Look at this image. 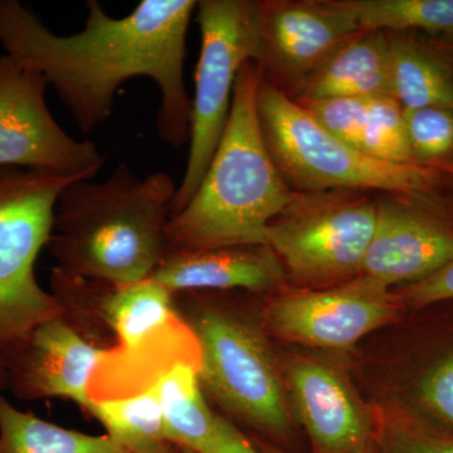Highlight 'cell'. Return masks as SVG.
Here are the masks:
<instances>
[{
	"label": "cell",
	"mask_w": 453,
	"mask_h": 453,
	"mask_svg": "<svg viewBox=\"0 0 453 453\" xmlns=\"http://www.w3.org/2000/svg\"><path fill=\"white\" fill-rule=\"evenodd\" d=\"M196 3L142 0L127 16L112 18L97 0H88L82 31L59 35L18 0H0V44L5 55L46 79L82 133L111 116L122 83L151 80L160 92L157 136L180 148L189 142L192 100L184 59Z\"/></svg>",
	"instance_id": "cell-1"
},
{
	"label": "cell",
	"mask_w": 453,
	"mask_h": 453,
	"mask_svg": "<svg viewBox=\"0 0 453 453\" xmlns=\"http://www.w3.org/2000/svg\"><path fill=\"white\" fill-rule=\"evenodd\" d=\"M177 189L166 173L139 179L124 163L100 183L68 184L46 246L55 270L115 286L150 279L165 256Z\"/></svg>",
	"instance_id": "cell-2"
},
{
	"label": "cell",
	"mask_w": 453,
	"mask_h": 453,
	"mask_svg": "<svg viewBox=\"0 0 453 453\" xmlns=\"http://www.w3.org/2000/svg\"><path fill=\"white\" fill-rule=\"evenodd\" d=\"M262 81L246 62L235 81L228 122L198 189L166 226V253L266 246L268 226L297 192L282 178L264 139L257 111Z\"/></svg>",
	"instance_id": "cell-3"
},
{
	"label": "cell",
	"mask_w": 453,
	"mask_h": 453,
	"mask_svg": "<svg viewBox=\"0 0 453 453\" xmlns=\"http://www.w3.org/2000/svg\"><path fill=\"white\" fill-rule=\"evenodd\" d=\"M259 125L273 163L297 193L380 190L423 199L442 184L438 169L372 159L335 138L281 89L262 80L257 92Z\"/></svg>",
	"instance_id": "cell-4"
},
{
	"label": "cell",
	"mask_w": 453,
	"mask_h": 453,
	"mask_svg": "<svg viewBox=\"0 0 453 453\" xmlns=\"http://www.w3.org/2000/svg\"><path fill=\"white\" fill-rule=\"evenodd\" d=\"M177 305L187 308L177 310L198 340L203 390L229 416L259 434L275 440L290 436V401L264 330L219 303Z\"/></svg>",
	"instance_id": "cell-5"
},
{
	"label": "cell",
	"mask_w": 453,
	"mask_h": 453,
	"mask_svg": "<svg viewBox=\"0 0 453 453\" xmlns=\"http://www.w3.org/2000/svg\"><path fill=\"white\" fill-rule=\"evenodd\" d=\"M73 179L43 170L0 166V390L5 362L42 323L64 315L41 288L35 264L53 228L57 199Z\"/></svg>",
	"instance_id": "cell-6"
},
{
	"label": "cell",
	"mask_w": 453,
	"mask_h": 453,
	"mask_svg": "<svg viewBox=\"0 0 453 453\" xmlns=\"http://www.w3.org/2000/svg\"><path fill=\"white\" fill-rule=\"evenodd\" d=\"M378 203L359 190L297 193L268 226L266 246L300 288H332L362 273Z\"/></svg>",
	"instance_id": "cell-7"
},
{
	"label": "cell",
	"mask_w": 453,
	"mask_h": 453,
	"mask_svg": "<svg viewBox=\"0 0 453 453\" xmlns=\"http://www.w3.org/2000/svg\"><path fill=\"white\" fill-rule=\"evenodd\" d=\"M255 8L252 0L196 3L202 43L190 112L189 154L172 216L195 196L225 133L238 73L252 58Z\"/></svg>",
	"instance_id": "cell-8"
},
{
	"label": "cell",
	"mask_w": 453,
	"mask_h": 453,
	"mask_svg": "<svg viewBox=\"0 0 453 453\" xmlns=\"http://www.w3.org/2000/svg\"><path fill=\"white\" fill-rule=\"evenodd\" d=\"M362 32L347 0L256 2L251 62L292 100L345 42Z\"/></svg>",
	"instance_id": "cell-9"
},
{
	"label": "cell",
	"mask_w": 453,
	"mask_h": 453,
	"mask_svg": "<svg viewBox=\"0 0 453 453\" xmlns=\"http://www.w3.org/2000/svg\"><path fill=\"white\" fill-rule=\"evenodd\" d=\"M49 83L35 68L0 56V166L91 180L104 165L91 140L71 138L47 107Z\"/></svg>",
	"instance_id": "cell-10"
},
{
	"label": "cell",
	"mask_w": 453,
	"mask_h": 453,
	"mask_svg": "<svg viewBox=\"0 0 453 453\" xmlns=\"http://www.w3.org/2000/svg\"><path fill=\"white\" fill-rule=\"evenodd\" d=\"M402 308L399 295L357 276L332 288L280 292L265 306L262 326L288 342L342 350L393 323Z\"/></svg>",
	"instance_id": "cell-11"
},
{
	"label": "cell",
	"mask_w": 453,
	"mask_h": 453,
	"mask_svg": "<svg viewBox=\"0 0 453 453\" xmlns=\"http://www.w3.org/2000/svg\"><path fill=\"white\" fill-rule=\"evenodd\" d=\"M282 374L291 410L314 453H363L375 446V410L342 371L315 357H292Z\"/></svg>",
	"instance_id": "cell-12"
},
{
	"label": "cell",
	"mask_w": 453,
	"mask_h": 453,
	"mask_svg": "<svg viewBox=\"0 0 453 453\" xmlns=\"http://www.w3.org/2000/svg\"><path fill=\"white\" fill-rule=\"evenodd\" d=\"M107 349L57 316L38 325L9 356L8 388L22 401L65 398L88 411L89 381Z\"/></svg>",
	"instance_id": "cell-13"
},
{
	"label": "cell",
	"mask_w": 453,
	"mask_h": 453,
	"mask_svg": "<svg viewBox=\"0 0 453 453\" xmlns=\"http://www.w3.org/2000/svg\"><path fill=\"white\" fill-rule=\"evenodd\" d=\"M416 199L378 203L377 226L359 276L386 288L413 285L453 259V226Z\"/></svg>",
	"instance_id": "cell-14"
},
{
	"label": "cell",
	"mask_w": 453,
	"mask_h": 453,
	"mask_svg": "<svg viewBox=\"0 0 453 453\" xmlns=\"http://www.w3.org/2000/svg\"><path fill=\"white\" fill-rule=\"evenodd\" d=\"M151 279L173 294L234 288L273 291L288 280L279 257L267 246L166 253Z\"/></svg>",
	"instance_id": "cell-15"
},
{
	"label": "cell",
	"mask_w": 453,
	"mask_h": 453,
	"mask_svg": "<svg viewBox=\"0 0 453 453\" xmlns=\"http://www.w3.org/2000/svg\"><path fill=\"white\" fill-rule=\"evenodd\" d=\"M388 53V33H357L303 83L294 101L305 104L324 98L389 95Z\"/></svg>",
	"instance_id": "cell-16"
},
{
	"label": "cell",
	"mask_w": 453,
	"mask_h": 453,
	"mask_svg": "<svg viewBox=\"0 0 453 453\" xmlns=\"http://www.w3.org/2000/svg\"><path fill=\"white\" fill-rule=\"evenodd\" d=\"M388 35L390 96L403 110L453 109V70L442 50L436 44L426 46L401 33Z\"/></svg>",
	"instance_id": "cell-17"
},
{
	"label": "cell",
	"mask_w": 453,
	"mask_h": 453,
	"mask_svg": "<svg viewBox=\"0 0 453 453\" xmlns=\"http://www.w3.org/2000/svg\"><path fill=\"white\" fill-rule=\"evenodd\" d=\"M166 441L178 449L204 453L219 427V414L211 411L199 380V366L181 362L157 383Z\"/></svg>",
	"instance_id": "cell-18"
},
{
	"label": "cell",
	"mask_w": 453,
	"mask_h": 453,
	"mask_svg": "<svg viewBox=\"0 0 453 453\" xmlns=\"http://www.w3.org/2000/svg\"><path fill=\"white\" fill-rule=\"evenodd\" d=\"M0 453H133L107 434L94 436L22 412L0 395Z\"/></svg>",
	"instance_id": "cell-19"
},
{
	"label": "cell",
	"mask_w": 453,
	"mask_h": 453,
	"mask_svg": "<svg viewBox=\"0 0 453 453\" xmlns=\"http://www.w3.org/2000/svg\"><path fill=\"white\" fill-rule=\"evenodd\" d=\"M88 412L104 426L107 436L133 453L168 442L157 384L136 395L92 401Z\"/></svg>",
	"instance_id": "cell-20"
},
{
	"label": "cell",
	"mask_w": 453,
	"mask_h": 453,
	"mask_svg": "<svg viewBox=\"0 0 453 453\" xmlns=\"http://www.w3.org/2000/svg\"><path fill=\"white\" fill-rule=\"evenodd\" d=\"M362 31L419 32L453 41V0H347Z\"/></svg>",
	"instance_id": "cell-21"
},
{
	"label": "cell",
	"mask_w": 453,
	"mask_h": 453,
	"mask_svg": "<svg viewBox=\"0 0 453 453\" xmlns=\"http://www.w3.org/2000/svg\"><path fill=\"white\" fill-rule=\"evenodd\" d=\"M357 150L383 163L414 164L405 133L403 107L389 95L369 98Z\"/></svg>",
	"instance_id": "cell-22"
},
{
	"label": "cell",
	"mask_w": 453,
	"mask_h": 453,
	"mask_svg": "<svg viewBox=\"0 0 453 453\" xmlns=\"http://www.w3.org/2000/svg\"><path fill=\"white\" fill-rule=\"evenodd\" d=\"M405 133L416 165L443 170L453 164V109L404 110Z\"/></svg>",
	"instance_id": "cell-23"
},
{
	"label": "cell",
	"mask_w": 453,
	"mask_h": 453,
	"mask_svg": "<svg viewBox=\"0 0 453 453\" xmlns=\"http://www.w3.org/2000/svg\"><path fill=\"white\" fill-rule=\"evenodd\" d=\"M378 453H453V434L388 410H375Z\"/></svg>",
	"instance_id": "cell-24"
},
{
	"label": "cell",
	"mask_w": 453,
	"mask_h": 453,
	"mask_svg": "<svg viewBox=\"0 0 453 453\" xmlns=\"http://www.w3.org/2000/svg\"><path fill=\"white\" fill-rule=\"evenodd\" d=\"M369 98H324L300 105L305 107L325 130L357 150L368 113Z\"/></svg>",
	"instance_id": "cell-25"
},
{
	"label": "cell",
	"mask_w": 453,
	"mask_h": 453,
	"mask_svg": "<svg viewBox=\"0 0 453 453\" xmlns=\"http://www.w3.org/2000/svg\"><path fill=\"white\" fill-rule=\"evenodd\" d=\"M417 398L428 414L453 431V354L423 374L417 387Z\"/></svg>",
	"instance_id": "cell-26"
},
{
	"label": "cell",
	"mask_w": 453,
	"mask_h": 453,
	"mask_svg": "<svg viewBox=\"0 0 453 453\" xmlns=\"http://www.w3.org/2000/svg\"><path fill=\"white\" fill-rule=\"evenodd\" d=\"M403 303L413 308H425L432 303L453 299V259L422 281L405 286L399 295Z\"/></svg>",
	"instance_id": "cell-27"
},
{
	"label": "cell",
	"mask_w": 453,
	"mask_h": 453,
	"mask_svg": "<svg viewBox=\"0 0 453 453\" xmlns=\"http://www.w3.org/2000/svg\"><path fill=\"white\" fill-rule=\"evenodd\" d=\"M204 453H264L234 422L219 416L217 434Z\"/></svg>",
	"instance_id": "cell-28"
},
{
	"label": "cell",
	"mask_w": 453,
	"mask_h": 453,
	"mask_svg": "<svg viewBox=\"0 0 453 453\" xmlns=\"http://www.w3.org/2000/svg\"><path fill=\"white\" fill-rule=\"evenodd\" d=\"M436 46L442 50L453 70V41H436Z\"/></svg>",
	"instance_id": "cell-29"
},
{
	"label": "cell",
	"mask_w": 453,
	"mask_h": 453,
	"mask_svg": "<svg viewBox=\"0 0 453 453\" xmlns=\"http://www.w3.org/2000/svg\"><path fill=\"white\" fill-rule=\"evenodd\" d=\"M259 447V449H261L264 453H288L286 451H283V449H279V447L270 445V443H265V442H257L256 443ZM363 453H378L377 452V447H372V449H368V451L363 452Z\"/></svg>",
	"instance_id": "cell-30"
},
{
	"label": "cell",
	"mask_w": 453,
	"mask_h": 453,
	"mask_svg": "<svg viewBox=\"0 0 453 453\" xmlns=\"http://www.w3.org/2000/svg\"><path fill=\"white\" fill-rule=\"evenodd\" d=\"M140 453H180V449L177 446L172 445V443L166 442L163 445L154 447V449H148V451Z\"/></svg>",
	"instance_id": "cell-31"
},
{
	"label": "cell",
	"mask_w": 453,
	"mask_h": 453,
	"mask_svg": "<svg viewBox=\"0 0 453 453\" xmlns=\"http://www.w3.org/2000/svg\"><path fill=\"white\" fill-rule=\"evenodd\" d=\"M446 170H447V174H442V175H443V177H446V175H451V177H449V179H451V183L453 186V164H451V165H449V168L441 170V172H446Z\"/></svg>",
	"instance_id": "cell-32"
},
{
	"label": "cell",
	"mask_w": 453,
	"mask_h": 453,
	"mask_svg": "<svg viewBox=\"0 0 453 453\" xmlns=\"http://www.w3.org/2000/svg\"><path fill=\"white\" fill-rule=\"evenodd\" d=\"M180 453H195V452H192V451H187V449H180Z\"/></svg>",
	"instance_id": "cell-33"
}]
</instances>
